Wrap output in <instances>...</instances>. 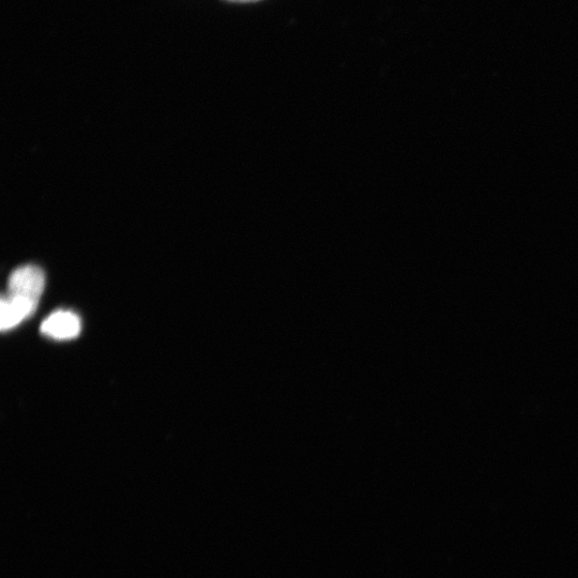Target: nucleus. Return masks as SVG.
<instances>
[{
    "label": "nucleus",
    "instance_id": "1",
    "mask_svg": "<svg viewBox=\"0 0 578 578\" xmlns=\"http://www.w3.org/2000/svg\"><path fill=\"white\" fill-rule=\"evenodd\" d=\"M45 277L41 268L34 265L15 269L8 281V296L25 301L37 310L44 291Z\"/></svg>",
    "mask_w": 578,
    "mask_h": 578
},
{
    "label": "nucleus",
    "instance_id": "2",
    "mask_svg": "<svg viewBox=\"0 0 578 578\" xmlns=\"http://www.w3.org/2000/svg\"><path fill=\"white\" fill-rule=\"evenodd\" d=\"M40 330L45 337L51 339L71 340L79 336L82 323L75 313L60 310L45 318Z\"/></svg>",
    "mask_w": 578,
    "mask_h": 578
},
{
    "label": "nucleus",
    "instance_id": "3",
    "mask_svg": "<svg viewBox=\"0 0 578 578\" xmlns=\"http://www.w3.org/2000/svg\"><path fill=\"white\" fill-rule=\"evenodd\" d=\"M0 308H2V312H0V327H2L3 331L17 327L24 319L33 315L36 311L28 303L8 295L3 296Z\"/></svg>",
    "mask_w": 578,
    "mask_h": 578
},
{
    "label": "nucleus",
    "instance_id": "4",
    "mask_svg": "<svg viewBox=\"0 0 578 578\" xmlns=\"http://www.w3.org/2000/svg\"><path fill=\"white\" fill-rule=\"evenodd\" d=\"M228 2H233V3H252V2H257V0H228Z\"/></svg>",
    "mask_w": 578,
    "mask_h": 578
}]
</instances>
